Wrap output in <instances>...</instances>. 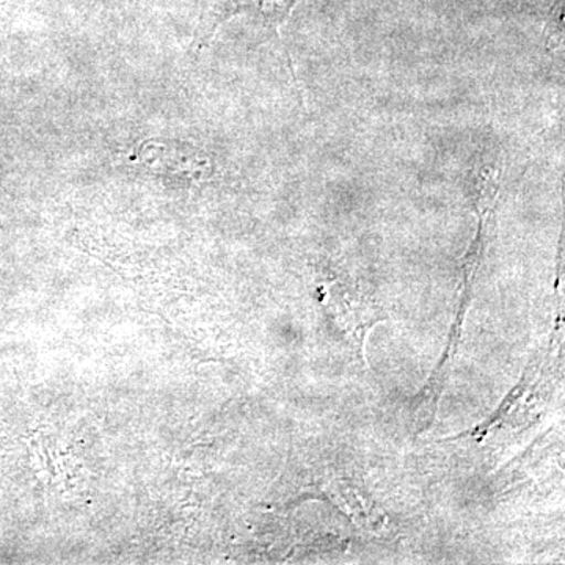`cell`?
Here are the masks:
<instances>
[{
	"instance_id": "1",
	"label": "cell",
	"mask_w": 565,
	"mask_h": 565,
	"mask_svg": "<svg viewBox=\"0 0 565 565\" xmlns=\"http://www.w3.org/2000/svg\"><path fill=\"white\" fill-rule=\"evenodd\" d=\"M556 13L546 28V46L556 51L563 46V6L556 7Z\"/></svg>"
}]
</instances>
